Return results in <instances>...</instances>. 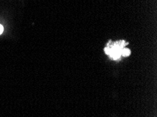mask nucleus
Returning <instances> with one entry per match:
<instances>
[{
	"instance_id": "nucleus-1",
	"label": "nucleus",
	"mask_w": 157,
	"mask_h": 117,
	"mask_svg": "<svg viewBox=\"0 0 157 117\" xmlns=\"http://www.w3.org/2000/svg\"><path fill=\"white\" fill-rule=\"evenodd\" d=\"M124 44H126L124 42L115 43V44L113 45L112 47H106L105 49V52L106 53V54H109L111 58H113L114 60H116L120 57L123 50V47Z\"/></svg>"
},
{
	"instance_id": "nucleus-2",
	"label": "nucleus",
	"mask_w": 157,
	"mask_h": 117,
	"mask_svg": "<svg viewBox=\"0 0 157 117\" xmlns=\"http://www.w3.org/2000/svg\"><path fill=\"white\" fill-rule=\"evenodd\" d=\"M130 54V50L128 49H123L122 50V53H121V55L123 56H128Z\"/></svg>"
},
{
	"instance_id": "nucleus-3",
	"label": "nucleus",
	"mask_w": 157,
	"mask_h": 117,
	"mask_svg": "<svg viewBox=\"0 0 157 117\" xmlns=\"http://www.w3.org/2000/svg\"><path fill=\"white\" fill-rule=\"evenodd\" d=\"M3 30H4L3 26H2V25H0V34H1L2 33H3Z\"/></svg>"
}]
</instances>
